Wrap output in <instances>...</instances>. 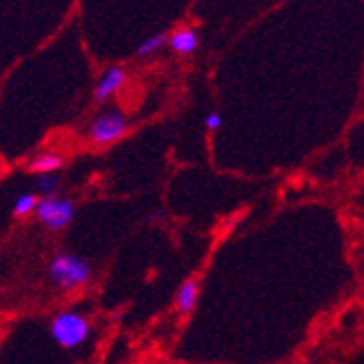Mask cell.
<instances>
[{
	"mask_svg": "<svg viewBox=\"0 0 364 364\" xmlns=\"http://www.w3.org/2000/svg\"><path fill=\"white\" fill-rule=\"evenodd\" d=\"M198 299H201V284L198 279H186L179 288H177V294H175V308L179 314L188 316L196 310L198 306Z\"/></svg>",
	"mask_w": 364,
	"mask_h": 364,
	"instance_id": "52a82bcc",
	"label": "cell"
},
{
	"mask_svg": "<svg viewBox=\"0 0 364 364\" xmlns=\"http://www.w3.org/2000/svg\"><path fill=\"white\" fill-rule=\"evenodd\" d=\"M92 277H94L92 262L77 253L61 251L48 259V279L61 292L79 290V288L87 286L92 282Z\"/></svg>",
	"mask_w": 364,
	"mask_h": 364,
	"instance_id": "6da1fadb",
	"label": "cell"
},
{
	"mask_svg": "<svg viewBox=\"0 0 364 364\" xmlns=\"http://www.w3.org/2000/svg\"><path fill=\"white\" fill-rule=\"evenodd\" d=\"M65 157L59 151H42L26 164V173L31 175H46V173H61Z\"/></svg>",
	"mask_w": 364,
	"mask_h": 364,
	"instance_id": "ba28073f",
	"label": "cell"
},
{
	"mask_svg": "<svg viewBox=\"0 0 364 364\" xmlns=\"http://www.w3.org/2000/svg\"><path fill=\"white\" fill-rule=\"evenodd\" d=\"M48 334L63 351H77L92 336V321L81 310H59L48 323Z\"/></svg>",
	"mask_w": 364,
	"mask_h": 364,
	"instance_id": "7a4b0ae2",
	"label": "cell"
},
{
	"mask_svg": "<svg viewBox=\"0 0 364 364\" xmlns=\"http://www.w3.org/2000/svg\"><path fill=\"white\" fill-rule=\"evenodd\" d=\"M127 70L120 68V65H112L107 68L101 77H98L96 85H94V101L96 103H107L109 98H114L124 85H127Z\"/></svg>",
	"mask_w": 364,
	"mask_h": 364,
	"instance_id": "5b68a950",
	"label": "cell"
},
{
	"mask_svg": "<svg viewBox=\"0 0 364 364\" xmlns=\"http://www.w3.org/2000/svg\"><path fill=\"white\" fill-rule=\"evenodd\" d=\"M38 201H40V196L36 192H24L20 194L16 201H14V216L16 218H28L31 214H36V208H38Z\"/></svg>",
	"mask_w": 364,
	"mask_h": 364,
	"instance_id": "9c48e42d",
	"label": "cell"
},
{
	"mask_svg": "<svg viewBox=\"0 0 364 364\" xmlns=\"http://www.w3.org/2000/svg\"><path fill=\"white\" fill-rule=\"evenodd\" d=\"M129 129H131V120L127 114L122 112H116V109H107L103 114H98L87 131H85V138L98 146V149H105V146H112L116 142H120L127 134H129Z\"/></svg>",
	"mask_w": 364,
	"mask_h": 364,
	"instance_id": "277c9868",
	"label": "cell"
},
{
	"mask_svg": "<svg viewBox=\"0 0 364 364\" xmlns=\"http://www.w3.org/2000/svg\"><path fill=\"white\" fill-rule=\"evenodd\" d=\"M362 338H364V325H362Z\"/></svg>",
	"mask_w": 364,
	"mask_h": 364,
	"instance_id": "4fadbf2b",
	"label": "cell"
},
{
	"mask_svg": "<svg viewBox=\"0 0 364 364\" xmlns=\"http://www.w3.org/2000/svg\"><path fill=\"white\" fill-rule=\"evenodd\" d=\"M59 186H61V177H59V173L36 175V179H33V188H36V194H38V196L57 194Z\"/></svg>",
	"mask_w": 364,
	"mask_h": 364,
	"instance_id": "30bf717a",
	"label": "cell"
},
{
	"mask_svg": "<svg viewBox=\"0 0 364 364\" xmlns=\"http://www.w3.org/2000/svg\"><path fill=\"white\" fill-rule=\"evenodd\" d=\"M166 42H168V38L166 36H151V38H146L140 46H138V50H136V57H140V59H144V57H153V55H157L164 46H166Z\"/></svg>",
	"mask_w": 364,
	"mask_h": 364,
	"instance_id": "8fae6325",
	"label": "cell"
},
{
	"mask_svg": "<svg viewBox=\"0 0 364 364\" xmlns=\"http://www.w3.org/2000/svg\"><path fill=\"white\" fill-rule=\"evenodd\" d=\"M205 129L210 131V134H214V131H218L223 127V114L220 112H210L205 114V120H203Z\"/></svg>",
	"mask_w": 364,
	"mask_h": 364,
	"instance_id": "7c38bea8",
	"label": "cell"
},
{
	"mask_svg": "<svg viewBox=\"0 0 364 364\" xmlns=\"http://www.w3.org/2000/svg\"><path fill=\"white\" fill-rule=\"evenodd\" d=\"M36 218L44 229L50 231V234H59V231H65L75 223L77 203L70 196H63L59 192L40 196L38 208H36Z\"/></svg>",
	"mask_w": 364,
	"mask_h": 364,
	"instance_id": "3957f363",
	"label": "cell"
},
{
	"mask_svg": "<svg viewBox=\"0 0 364 364\" xmlns=\"http://www.w3.org/2000/svg\"><path fill=\"white\" fill-rule=\"evenodd\" d=\"M168 48L179 55V57H188L194 55L198 50V44H201V38H198V31L194 26H179L168 36Z\"/></svg>",
	"mask_w": 364,
	"mask_h": 364,
	"instance_id": "8992f818",
	"label": "cell"
}]
</instances>
